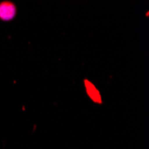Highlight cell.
<instances>
[{
    "label": "cell",
    "instance_id": "obj_2",
    "mask_svg": "<svg viewBox=\"0 0 149 149\" xmlns=\"http://www.w3.org/2000/svg\"><path fill=\"white\" fill-rule=\"evenodd\" d=\"M85 87H86V91L88 95V97L94 101L97 104H101L102 103V98L100 96L99 91L96 88L89 80H85Z\"/></svg>",
    "mask_w": 149,
    "mask_h": 149
},
{
    "label": "cell",
    "instance_id": "obj_1",
    "mask_svg": "<svg viewBox=\"0 0 149 149\" xmlns=\"http://www.w3.org/2000/svg\"><path fill=\"white\" fill-rule=\"evenodd\" d=\"M16 6L10 1L0 3V19L3 21H11L16 15Z\"/></svg>",
    "mask_w": 149,
    "mask_h": 149
}]
</instances>
